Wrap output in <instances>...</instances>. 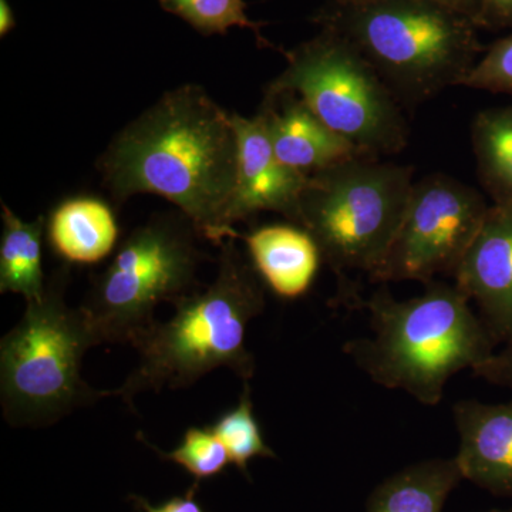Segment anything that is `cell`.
<instances>
[{"mask_svg": "<svg viewBox=\"0 0 512 512\" xmlns=\"http://www.w3.org/2000/svg\"><path fill=\"white\" fill-rule=\"evenodd\" d=\"M97 171L116 204L158 195L217 247L237 231L228 222L237 190V133L231 113L198 84L165 92L121 128Z\"/></svg>", "mask_w": 512, "mask_h": 512, "instance_id": "obj_1", "label": "cell"}, {"mask_svg": "<svg viewBox=\"0 0 512 512\" xmlns=\"http://www.w3.org/2000/svg\"><path fill=\"white\" fill-rule=\"evenodd\" d=\"M218 272L212 284L173 303L167 322H156L133 343L138 353L113 397L134 407L141 393L187 389L214 370H231L248 382L256 363L247 348L249 323L265 309L264 282L229 238L220 247Z\"/></svg>", "mask_w": 512, "mask_h": 512, "instance_id": "obj_2", "label": "cell"}, {"mask_svg": "<svg viewBox=\"0 0 512 512\" xmlns=\"http://www.w3.org/2000/svg\"><path fill=\"white\" fill-rule=\"evenodd\" d=\"M456 284L430 282L416 298L397 301L380 289L366 303L372 336L343 352L372 382L436 406L448 380L473 372L495 352V340Z\"/></svg>", "mask_w": 512, "mask_h": 512, "instance_id": "obj_3", "label": "cell"}, {"mask_svg": "<svg viewBox=\"0 0 512 512\" xmlns=\"http://www.w3.org/2000/svg\"><path fill=\"white\" fill-rule=\"evenodd\" d=\"M316 20L355 47L402 106L460 86L483 52L473 20L430 0L332 2Z\"/></svg>", "mask_w": 512, "mask_h": 512, "instance_id": "obj_4", "label": "cell"}, {"mask_svg": "<svg viewBox=\"0 0 512 512\" xmlns=\"http://www.w3.org/2000/svg\"><path fill=\"white\" fill-rule=\"evenodd\" d=\"M69 272V265L57 269L42 301L29 302L0 340V403L9 426H52L113 397L83 380V357L97 342L80 308L66 301Z\"/></svg>", "mask_w": 512, "mask_h": 512, "instance_id": "obj_5", "label": "cell"}, {"mask_svg": "<svg viewBox=\"0 0 512 512\" xmlns=\"http://www.w3.org/2000/svg\"><path fill=\"white\" fill-rule=\"evenodd\" d=\"M202 235L180 211L156 214L121 242L79 306L97 345L131 343L161 303L198 291Z\"/></svg>", "mask_w": 512, "mask_h": 512, "instance_id": "obj_6", "label": "cell"}, {"mask_svg": "<svg viewBox=\"0 0 512 512\" xmlns=\"http://www.w3.org/2000/svg\"><path fill=\"white\" fill-rule=\"evenodd\" d=\"M413 168L356 157L309 175L296 225L336 274L370 278L386 258L413 188Z\"/></svg>", "mask_w": 512, "mask_h": 512, "instance_id": "obj_7", "label": "cell"}, {"mask_svg": "<svg viewBox=\"0 0 512 512\" xmlns=\"http://www.w3.org/2000/svg\"><path fill=\"white\" fill-rule=\"evenodd\" d=\"M285 57L284 72L265 92L296 94L320 120L369 156H392L406 148L409 127L402 104L343 37L322 29Z\"/></svg>", "mask_w": 512, "mask_h": 512, "instance_id": "obj_8", "label": "cell"}, {"mask_svg": "<svg viewBox=\"0 0 512 512\" xmlns=\"http://www.w3.org/2000/svg\"><path fill=\"white\" fill-rule=\"evenodd\" d=\"M491 205L468 185L434 174L414 183L406 211L373 281H419L456 274Z\"/></svg>", "mask_w": 512, "mask_h": 512, "instance_id": "obj_9", "label": "cell"}, {"mask_svg": "<svg viewBox=\"0 0 512 512\" xmlns=\"http://www.w3.org/2000/svg\"><path fill=\"white\" fill-rule=\"evenodd\" d=\"M231 119L238 140V178L229 227L264 211L284 215L296 225L309 175L279 160L261 111L252 117L231 113Z\"/></svg>", "mask_w": 512, "mask_h": 512, "instance_id": "obj_10", "label": "cell"}, {"mask_svg": "<svg viewBox=\"0 0 512 512\" xmlns=\"http://www.w3.org/2000/svg\"><path fill=\"white\" fill-rule=\"evenodd\" d=\"M456 286L478 308L495 343L512 338V202L491 205L458 265Z\"/></svg>", "mask_w": 512, "mask_h": 512, "instance_id": "obj_11", "label": "cell"}, {"mask_svg": "<svg viewBox=\"0 0 512 512\" xmlns=\"http://www.w3.org/2000/svg\"><path fill=\"white\" fill-rule=\"evenodd\" d=\"M259 111L276 156L303 174L319 173L356 157H372L333 131L296 94L265 92Z\"/></svg>", "mask_w": 512, "mask_h": 512, "instance_id": "obj_12", "label": "cell"}, {"mask_svg": "<svg viewBox=\"0 0 512 512\" xmlns=\"http://www.w3.org/2000/svg\"><path fill=\"white\" fill-rule=\"evenodd\" d=\"M453 419L460 446L456 460L464 480L500 497H512V402L460 400Z\"/></svg>", "mask_w": 512, "mask_h": 512, "instance_id": "obj_13", "label": "cell"}, {"mask_svg": "<svg viewBox=\"0 0 512 512\" xmlns=\"http://www.w3.org/2000/svg\"><path fill=\"white\" fill-rule=\"evenodd\" d=\"M234 239H244L256 274L278 298L293 301L311 289L322 254L306 229L265 225L247 235L235 231Z\"/></svg>", "mask_w": 512, "mask_h": 512, "instance_id": "obj_14", "label": "cell"}, {"mask_svg": "<svg viewBox=\"0 0 512 512\" xmlns=\"http://www.w3.org/2000/svg\"><path fill=\"white\" fill-rule=\"evenodd\" d=\"M46 238L64 265H96L119 244L120 227L106 201L77 195L59 202L47 215Z\"/></svg>", "mask_w": 512, "mask_h": 512, "instance_id": "obj_15", "label": "cell"}, {"mask_svg": "<svg viewBox=\"0 0 512 512\" xmlns=\"http://www.w3.org/2000/svg\"><path fill=\"white\" fill-rule=\"evenodd\" d=\"M461 480L456 457L421 461L377 485L366 512H443Z\"/></svg>", "mask_w": 512, "mask_h": 512, "instance_id": "obj_16", "label": "cell"}, {"mask_svg": "<svg viewBox=\"0 0 512 512\" xmlns=\"http://www.w3.org/2000/svg\"><path fill=\"white\" fill-rule=\"evenodd\" d=\"M2 221L0 293H16L28 303L42 301L47 285L42 259L46 217L22 221L2 202Z\"/></svg>", "mask_w": 512, "mask_h": 512, "instance_id": "obj_17", "label": "cell"}, {"mask_svg": "<svg viewBox=\"0 0 512 512\" xmlns=\"http://www.w3.org/2000/svg\"><path fill=\"white\" fill-rule=\"evenodd\" d=\"M471 140L481 183L494 204L512 202V106L481 111Z\"/></svg>", "mask_w": 512, "mask_h": 512, "instance_id": "obj_18", "label": "cell"}, {"mask_svg": "<svg viewBox=\"0 0 512 512\" xmlns=\"http://www.w3.org/2000/svg\"><path fill=\"white\" fill-rule=\"evenodd\" d=\"M208 427L227 448L231 463L248 478L249 461L256 457L276 458L275 451L266 444L256 420L248 382H244L237 406L221 414Z\"/></svg>", "mask_w": 512, "mask_h": 512, "instance_id": "obj_19", "label": "cell"}, {"mask_svg": "<svg viewBox=\"0 0 512 512\" xmlns=\"http://www.w3.org/2000/svg\"><path fill=\"white\" fill-rule=\"evenodd\" d=\"M165 12L185 20L201 35H225L231 28L251 29L259 43L269 45L261 35L262 23L252 22L245 0H158Z\"/></svg>", "mask_w": 512, "mask_h": 512, "instance_id": "obj_20", "label": "cell"}, {"mask_svg": "<svg viewBox=\"0 0 512 512\" xmlns=\"http://www.w3.org/2000/svg\"><path fill=\"white\" fill-rule=\"evenodd\" d=\"M140 440L153 448L164 460L173 461L183 467L197 483L224 473L225 468L231 463L227 448L208 426L190 427L185 430L180 446L170 453H164L160 448L148 443L144 437L140 436Z\"/></svg>", "mask_w": 512, "mask_h": 512, "instance_id": "obj_21", "label": "cell"}, {"mask_svg": "<svg viewBox=\"0 0 512 512\" xmlns=\"http://www.w3.org/2000/svg\"><path fill=\"white\" fill-rule=\"evenodd\" d=\"M460 86L512 96V35L495 42L464 77Z\"/></svg>", "mask_w": 512, "mask_h": 512, "instance_id": "obj_22", "label": "cell"}, {"mask_svg": "<svg viewBox=\"0 0 512 512\" xmlns=\"http://www.w3.org/2000/svg\"><path fill=\"white\" fill-rule=\"evenodd\" d=\"M503 345V348L494 352L483 365L474 369L473 375L494 386L512 390V338Z\"/></svg>", "mask_w": 512, "mask_h": 512, "instance_id": "obj_23", "label": "cell"}, {"mask_svg": "<svg viewBox=\"0 0 512 512\" xmlns=\"http://www.w3.org/2000/svg\"><path fill=\"white\" fill-rule=\"evenodd\" d=\"M198 487H200V483L195 481V483L185 491L184 495H175V497L164 501V503L160 505H156V507L148 503L146 498L137 497V495H131L130 498L141 512H205L202 505L198 503L197 498H195Z\"/></svg>", "mask_w": 512, "mask_h": 512, "instance_id": "obj_24", "label": "cell"}, {"mask_svg": "<svg viewBox=\"0 0 512 512\" xmlns=\"http://www.w3.org/2000/svg\"><path fill=\"white\" fill-rule=\"evenodd\" d=\"M480 28H512V0H481Z\"/></svg>", "mask_w": 512, "mask_h": 512, "instance_id": "obj_25", "label": "cell"}, {"mask_svg": "<svg viewBox=\"0 0 512 512\" xmlns=\"http://www.w3.org/2000/svg\"><path fill=\"white\" fill-rule=\"evenodd\" d=\"M430 2L437 3V5L444 6V8L454 10V12L466 16V18L473 20L477 26L478 22H480L481 0H430Z\"/></svg>", "mask_w": 512, "mask_h": 512, "instance_id": "obj_26", "label": "cell"}, {"mask_svg": "<svg viewBox=\"0 0 512 512\" xmlns=\"http://www.w3.org/2000/svg\"><path fill=\"white\" fill-rule=\"evenodd\" d=\"M16 20L8 0H0V35L6 36L15 28Z\"/></svg>", "mask_w": 512, "mask_h": 512, "instance_id": "obj_27", "label": "cell"}, {"mask_svg": "<svg viewBox=\"0 0 512 512\" xmlns=\"http://www.w3.org/2000/svg\"><path fill=\"white\" fill-rule=\"evenodd\" d=\"M333 3H339V5H353V3L365 2V0H332Z\"/></svg>", "mask_w": 512, "mask_h": 512, "instance_id": "obj_28", "label": "cell"}, {"mask_svg": "<svg viewBox=\"0 0 512 512\" xmlns=\"http://www.w3.org/2000/svg\"><path fill=\"white\" fill-rule=\"evenodd\" d=\"M485 512H512V510L503 511V510H491V511H485Z\"/></svg>", "mask_w": 512, "mask_h": 512, "instance_id": "obj_29", "label": "cell"}]
</instances>
